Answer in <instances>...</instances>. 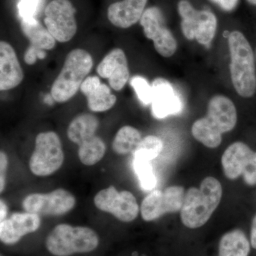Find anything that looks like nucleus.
Listing matches in <instances>:
<instances>
[{"label": "nucleus", "mask_w": 256, "mask_h": 256, "mask_svg": "<svg viewBox=\"0 0 256 256\" xmlns=\"http://www.w3.org/2000/svg\"><path fill=\"white\" fill-rule=\"evenodd\" d=\"M254 154V152L245 143L236 142L230 144L222 158L225 176L229 180H236L242 176Z\"/></svg>", "instance_id": "19"}, {"label": "nucleus", "mask_w": 256, "mask_h": 256, "mask_svg": "<svg viewBox=\"0 0 256 256\" xmlns=\"http://www.w3.org/2000/svg\"><path fill=\"white\" fill-rule=\"evenodd\" d=\"M98 244V236L92 229L67 224L56 226L46 240L47 250L55 256L87 254L96 250Z\"/></svg>", "instance_id": "5"}, {"label": "nucleus", "mask_w": 256, "mask_h": 256, "mask_svg": "<svg viewBox=\"0 0 256 256\" xmlns=\"http://www.w3.org/2000/svg\"><path fill=\"white\" fill-rule=\"evenodd\" d=\"M148 0H122L108 8L109 22L116 28H127L140 21Z\"/></svg>", "instance_id": "17"}, {"label": "nucleus", "mask_w": 256, "mask_h": 256, "mask_svg": "<svg viewBox=\"0 0 256 256\" xmlns=\"http://www.w3.org/2000/svg\"></svg>", "instance_id": "37"}, {"label": "nucleus", "mask_w": 256, "mask_h": 256, "mask_svg": "<svg viewBox=\"0 0 256 256\" xmlns=\"http://www.w3.org/2000/svg\"><path fill=\"white\" fill-rule=\"evenodd\" d=\"M8 213V208L4 202L1 200L0 202V222H2L6 218Z\"/></svg>", "instance_id": "34"}, {"label": "nucleus", "mask_w": 256, "mask_h": 256, "mask_svg": "<svg viewBox=\"0 0 256 256\" xmlns=\"http://www.w3.org/2000/svg\"><path fill=\"white\" fill-rule=\"evenodd\" d=\"M152 112L156 118L163 119L180 114L182 102L172 85L166 79L156 78L152 84Z\"/></svg>", "instance_id": "13"}, {"label": "nucleus", "mask_w": 256, "mask_h": 256, "mask_svg": "<svg viewBox=\"0 0 256 256\" xmlns=\"http://www.w3.org/2000/svg\"><path fill=\"white\" fill-rule=\"evenodd\" d=\"M40 225V215L26 212L13 214L0 222V240L6 245H12L24 236L36 232Z\"/></svg>", "instance_id": "14"}, {"label": "nucleus", "mask_w": 256, "mask_h": 256, "mask_svg": "<svg viewBox=\"0 0 256 256\" xmlns=\"http://www.w3.org/2000/svg\"><path fill=\"white\" fill-rule=\"evenodd\" d=\"M178 8L184 36L190 41L196 40L200 44L210 45L216 32L215 14L208 10H196L188 0H180Z\"/></svg>", "instance_id": "7"}, {"label": "nucleus", "mask_w": 256, "mask_h": 256, "mask_svg": "<svg viewBox=\"0 0 256 256\" xmlns=\"http://www.w3.org/2000/svg\"><path fill=\"white\" fill-rule=\"evenodd\" d=\"M8 166V158L4 152L0 153V192L4 191L5 188V178H6V170Z\"/></svg>", "instance_id": "31"}, {"label": "nucleus", "mask_w": 256, "mask_h": 256, "mask_svg": "<svg viewBox=\"0 0 256 256\" xmlns=\"http://www.w3.org/2000/svg\"><path fill=\"white\" fill-rule=\"evenodd\" d=\"M24 79V72L13 47L4 41L0 42V90H11Z\"/></svg>", "instance_id": "16"}, {"label": "nucleus", "mask_w": 256, "mask_h": 256, "mask_svg": "<svg viewBox=\"0 0 256 256\" xmlns=\"http://www.w3.org/2000/svg\"><path fill=\"white\" fill-rule=\"evenodd\" d=\"M250 242L252 247L256 249V215L252 220V232H250Z\"/></svg>", "instance_id": "33"}, {"label": "nucleus", "mask_w": 256, "mask_h": 256, "mask_svg": "<svg viewBox=\"0 0 256 256\" xmlns=\"http://www.w3.org/2000/svg\"><path fill=\"white\" fill-rule=\"evenodd\" d=\"M230 73L239 96L248 98L256 92V70L254 52L247 38L238 31L229 34Z\"/></svg>", "instance_id": "3"}, {"label": "nucleus", "mask_w": 256, "mask_h": 256, "mask_svg": "<svg viewBox=\"0 0 256 256\" xmlns=\"http://www.w3.org/2000/svg\"><path fill=\"white\" fill-rule=\"evenodd\" d=\"M142 140L140 132L132 126L121 128L116 133L112 142V150L116 154L133 153Z\"/></svg>", "instance_id": "23"}, {"label": "nucleus", "mask_w": 256, "mask_h": 256, "mask_svg": "<svg viewBox=\"0 0 256 256\" xmlns=\"http://www.w3.org/2000/svg\"><path fill=\"white\" fill-rule=\"evenodd\" d=\"M146 38L152 40L154 48L162 56L170 57L174 54L178 43L171 31L166 28L164 16L158 6L148 8L140 20Z\"/></svg>", "instance_id": "10"}, {"label": "nucleus", "mask_w": 256, "mask_h": 256, "mask_svg": "<svg viewBox=\"0 0 256 256\" xmlns=\"http://www.w3.org/2000/svg\"><path fill=\"white\" fill-rule=\"evenodd\" d=\"M46 57V52L44 50H40L36 47L30 45L26 50L24 54V62L28 65H33L36 62L37 58L44 60Z\"/></svg>", "instance_id": "30"}, {"label": "nucleus", "mask_w": 256, "mask_h": 256, "mask_svg": "<svg viewBox=\"0 0 256 256\" xmlns=\"http://www.w3.org/2000/svg\"><path fill=\"white\" fill-rule=\"evenodd\" d=\"M133 168L139 180L141 188L144 191L154 190L156 185V178L151 161L142 158H134Z\"/></svg>", "instance_id": "25"}, {"label": "nucleus", "mask_w": 256, "mask_h": 256, "mask_svg": "<svg viewBox=\"0 0 256 256\" xmlns=\"http://www.w3.org/2000/svg\"><path fill=\"white\" fill-rule=\"evenodd\" d=\"M64 161L63 148L58 134L53 131L37 134L30 160L32 172L38 176H50L62 168Z\"/></svg>", "instance_id": "6"}, {"label": "nucleus", "mask_w": 256, "mask_h": 256, "mask_svg": "<svg viewBox=\"0 0 256 256\" xmlns=\"http://www.w3.org/2000/svg\"><path fill=\"white\" fill-rule=\"evenodd\" d=\"M210 1L216 3V4H218L220 0H210Z\"/></svg>", "instance_id": "36"}, {"label": "nucleus", "mask_w": 256, "mask_h": 256, "mask_svg": "<svg viewBox=\"0 0 256 256\" xmlns=\"http://www.w3.org/2000/svg\"><path fill=\"white\" fill-rule=\"evenodd\" d=\"M106 146L98 136H95L78 146V156L82 164L92 166L105 156Z\"/></svg>", "instance_id": "24"}, {"label": "nucleus", "mask_w": 256, "mask_h": 256, "mask_svg": "<svg viewBox=\"0 0 256 256\" xmlns=\"http://www.w3.org/2000/svg\"><path fill=\"white\" fill-rule=\"evenodd\" d=\"M98 127V119L94 114H80L69 124L67 136L72 142L79 146L89 138L96 136Z\"/></svg>", "instance_id": "21"}, {"label": "nucleus", "mask_w": 256, "mask_h": 256, "mask_svg": "<svg viewBox=\"0 0 256 256\" xmlns=\"http://www.w3.org/2000/svg\"><path fill=\"white\" fill-rule=\"evenodd\" d=\"M237 122V112L233 101L226 96H214L210 100L206 116L194 122V138L208 148H216L222 134L230 132Z\"/></svg>", "instance_id": "1"}, {"label": "nucleus", "mask_w": 256, "mask_h": 256, "mask_svg": "<svg viewBox=\"0 0 256 256\" xmlns=\"http://www.w3.org/2000/svg\"><path fill=\"white\" fill-rule=\"evenodd\" d=\"M238 0H220L218 4L220 5L222 9L225 11L230 12L235 9Z\"/></svg>", "instance_id": "32"}, {"label": "nucleus", "mask_w": 256, "mask_h": 256, "mask_svg": "<svg viewBox=\"0 0 256 256\" xmlns=\"http://www.w3.org/2000/svg\"><path fill=\"white\" fill-rule=\"evenodd\" d=\"M185 191L182 186H172L164 191L152 192L143 200L141 215L146 222H151L168 213L180 212L182 208Z\"/></svg>", "instance_id": "12"}, {"label": "nucleus", "mask_w": 256, "mask_h": 256, "mask_svg": "<svg viewBox=\"0 0 256 256\" xmlns=\"http://www.w3.org/2000/svg\"><path fill=\"white\" fill-rule=\"evenodd\" d=\"M94 204L99 210L122 222L136 220L140 212L137 200L130 192H118L114 186L99 192L94 197Z\"/></svg>", "instance_id": "9"}, {"label": "nucleus", "mask_w": 256, "mask_h": 256, "mask_svg": "<svg viewBox=\"0 0 256 256\" xmlns=\"http://www.w3.org/2000/svg\"><path fill=\"white\" fill-rule=\"evenodd\" d=\"M130 85L137 94L139 100L144 105L151 104L152 88L146 78L140 76H136L131 79Z\"/></svg>", "instance_id": "27"}, {"label": "nucleus", "mask_w": 256, "mask_h": 256, "mask_svg": "<svg viewBox=\"0 0 256 256\" xmlns=\"http://www.w3.org/2000/svg\"><path fill=\"white\" fill-rule=\"evenodd\" d=\"M38 3V0H21L18 4V9L22 18H34Z\"/></svg>", "instance_id": "29"}, {"label": "nucleus", "mask_w": 256, "mask_h": 256, "mask_svg": "<svg viewBox=\"0 0 256 256\" xmlns=\"http://www.w3.org/2000/svg\"><path fill=\"white\" fill-rule=\"evenodd\" d=\"M242 176L248 185L254 186L256 184V152H254Z\"/></svg>", "instance_id": "28"}, {"label": "nucleus", "mask_w": 256, "mask_h": 256, "mask_svg": "<svg viewBox=\"0 0 256 256\" xmlns=\"http://www.w3.org/2000/svg\"><path fill=\"white\" fill-rule=\"evenodd\" d=\"M94 66L92 55L82 48L70 50L66 57L58 76L52 84V98L63 104L74 97L87 78Z\"/></svg>", "instance_id": "4"}, {"label": "nucleus", "mask_w": 256, "mask_h": 256, "mask_svg": "<svg viewBox=\"0 0 256 256\" xmlns=\"http://www.w3.org/2000/svg\"><path fill=\"white\" fill-rule=\"evenodd\" d=\"M252 4L256 5V0H247Z\"/></svg>", "instance_id": "35"}, {"label": "nucleus", "mask_w": 256, "mask_h": 256, "mask_svg": "<svg viewBox=\"0 0 256 256\" xmlns=\"http://www.w3.org/2000/svg\"><path fill=\"white\" fill-rule=\"evenodd\" d=\"M80 92L87 99L88 106L92 112H105L116 104L117 98L110 92V88L101 82L96 76H88L82 82Z\"/></svg>", "instance_id": "18"}, {"label": "nucleus", "mask_w": 256, "mask_h": 256, "mask_svg": "<svg viewBox=\"0 0 256 256\" xmlns=\"http://www.w3.org/2000/svg\"><path fill=\"white\" fill-rule=\"evenodd\" d=\"M20 28L32 46L44 50L54 48L56 40L34 18H22Z\"/></svg>", "instance_id": "20"}, {"label": "nucleus", "mask_w": 256, "mask_h": 256, "mask_svg": "<svg viewBox=\"0 0 256 256\" xmlns=\"http://www.w3.org/2000/svg\"><path fill=\"white\" fill-rule=\"evenodd\" d=\"M76 12L70 0H52L45 8L44 24L57 42L70 41L76 34Z\"/></svg>", "instance_id": "8"}, {"label": "nucleus", "mask_w": 256, "mask_h": 256, "mask_svg": "<svg viewBox=\"0 0 256 256\" xmlns=\"http://www.w3.org/2000/svg\"><path fill=\"white\" fill-rule=\"evenodd\" d=\"M163 150V142L154 136L143 138L137 149L133 152V158H142L152 161L160 156Z\"/></svg>", "instance_id": "26"}, {"label": "nucleus", "mask_w": 256, "mask_h": 256, "mask_svg": "<svg viewBox=\"0 0 256 256\" xmlns=\"http://www.w3.org/2000/svg\"><path fill=\"white\" fill-rule=\"evenodd\" d=\"M96 72L100 77L108 80L110 86L114 90H122L130 76L127 57L124 50L120 48L111 50L98 65Z\"/></svg>", "instance_id": "15"}, {"label": "nucleus", "mask_w": 256, "mask_h": 256, "mask_svg": "<svg viewBox=\"0 0 256 256\" xmlns=\"http://www.w3.org/2000/svg\"><path fill=\"white\" fill-rule=\"evenodd\" d=\"M222 193L220 182L212 176L205 178L200 188H188L181 210L184 225L190 228L204 225L220 204Z\"/></svg>", "instance_id": "2"}, {"label": "nucleus", "mask_w": 256, "mask_h": 256, "mask_svg": "<svg viewBox=\"0 0 256 256\" xmlns=\"http://www.w3.org/2000/svg\"><path fill=\"white\" fill-rule=\"evenodd\" d=\"M25 212L38 215L60 216L73 210L76 198L70 192L57 188L47 194L34 193L24 200Z\"/></svg>", "instance_id": "11"}, {"label": "nucleus", "mask_w": 256, "mask_h": 256, "mask_svg": "<svg viewBox=\"0 0 256 256\" xmlns=\"http://www.w3.org/2000/svg\"><path fill=\"white\" fill-rule=\"evenodd\" d=\"M250 242L240 229L230 230L222 237L218 245V256H248Z\"/></svg>", "instance_id": "22"}]
</instances>
